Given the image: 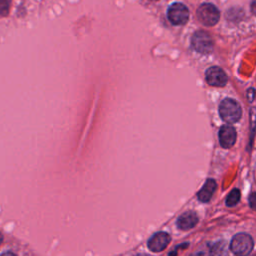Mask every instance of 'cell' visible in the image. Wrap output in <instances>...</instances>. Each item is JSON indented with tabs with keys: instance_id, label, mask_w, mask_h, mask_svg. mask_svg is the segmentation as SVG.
I'll return each mask as SVG.
<instances>
[{
	"instance_id": "cell-11",
	"label": "cell",
	"mask_w": 256,
	"mask_h": 256,
	"mask_svg": "<svg viewBox=\"0 0 256 256\" xmlns=\"http://www.w3.org/2000/svg\"><path fill=\"white\" fill-rule=\"evenodd\" d=\"M240 200V191L238 189H233L226 198V205L229 207L235 206Z\"/></svg>"
},
{
	"instance_id": "cell-10",
	"label": "cell",
	"mask_w": 256,
	"mask_h": 256,
	"mask_svg": "<svg viewBox=\"0 0 256 256\" xmlns=\"http://www.w3.org/2000/svg\"><path fill=\"white\" fill-rule=\"evenodd\" d=\"M215 189H216L215 180H213V179L206 180L205 184L203 185L201 190L198 192V199L201 202H208L211 199Z\"/></svg>"
},
{
	"instance_id": "cell-5",
	"label": "cell",
	"mask_w": 256,
	"mask_h": 256,
	"mask_svg": "<svg viewBox=\"0 0 256 256\" xmlns=\"http://www.w3.org/2000/svg\"><path fill=\"white\" fill-rule=\"evenodd\" d=\"M169 21L174 25H183L189 19V10L183 3H173L167 11Z\"/></svg>"
},
{
	"instance_id": "cell-3",
	"label": "cell",
	"mask_w": 256,
	"mask_h": 256,
	"mask_svg": "<svg viewBox=\"0 0 256 256\" xmlns=\"http://www.w3.org/2000/svg\"><path fill=\"white\" fill-rule=\"evenodd\" d=\"M197 18L205 26H214L220 18L218 8L211 3H204L197 9Z\"/></svg>"
},
{
	"instance_id": "cell-15",
	"label": "cell",
	"mask_w": 256,
	"mask_h": 256,
	"mask_svg": "<svg viewBox=\"0 0 256 256\" xmlns=\"http://www.w3.org/2000/svg\"><path fill=\"white\" fill-rule=\"evenodd\" d=\"M3 242V236H2V234L0 233V244Z\"/></svg>"
},
{
	"instance_id": "cell-13",
	"label": "cell",
	"mask_w": 256,
	"mask_h": 256,
	"mask_svg": "<svg viewBox=\"0 0 256 256\" xmlns=\"http://www.w3.org/2000/svg\"><path fill=\"white\" fill-rule=\"evenodd\" d=\"M9 2L8 0H0V14H4L8 11Z\"/></svg>"
},
{
	"instance_id": "cell-9",
	"label": "cell",
	"mask_w": 256,
	"mask_h": 256,
	"mask_svg": "<svg viewBox=\"0 0 256 256\" xmlns=\"http://www.w3.org/2000/svg\"><path fill=\"white\" fill-rule=\"evenodd\" d=\"M198 222V217L194 212L188 211L182 214L177 219V226L181 230H189L193 228Z\"/></svg>"
},
{
	"instance_id": "cell-16",
	"label": "cell",
	"mask_w": 256,
	"mask_h": 256,
	"mask_svg": "<svg viewBox=\"0 0 256 256\" xmlns=\"http://www.w3.org/2000/svg\"><path fill=\"white\" fill-rule=\"evenodd\" d=\"M152 1H156V0H152Z\"/></svg>"
},
{
	"instance_id": "cell-7",
	"label": "cell",
	"mask_w": 256,
	"mask_h": 256,
	"mask_svg": "<svg viewBox=\"0 0 256 256\" xmlns=\"http://www.w3.org/2000/svg\"><path fill=\"white\" fill-rule=\"evenodd\" d=\"M236 137V130L231 125H223L219 130V143L225 149H229L235 144Z\"/></svg>"
},
{
	"instance_id": "cell-8",
	"label": "cell",
	"mask_w": 256,
	"mask_h": 256,
	"mask_svg": "<svg viewBox=\"0 0 256 256\" xmlns=\"http://www.w3.org/2000/svg\"><path fill=\"white\" fill-rule=\"evenodd\" d=\"M170 242V236L166 232H157L148 240V248L153 252H160Z\"/></svg>"
},
{
	"instance_id": "cell-1",
	"label": "cell",
	"mask_w": 256,
	"mask_h": 256,
	"mask_svg": "<svg viewBox=\"0 0 256 256\" xmlns=\"http://www.w3.org/2000/svg\"><path fill=\"white\" fill-rule=\"evenodd\" d=\"M219 115L223 121L233 124L240 120L242 109L237 101L231 98H226L222 100L219 105Z\"/></svg>"
},
{
	"instance_id": "cell-12",
	"label": "cell",
	"mask_w": 256,
	"mask_h": 256,
	"mask_svg": "<svg viewBox=\"0 0 256 256\" xmlns=\"http://www.w3.org/2000/svg\"><path fill=\"white\" fill-rule=\"evenodd\" d=\"M225 255H226L225 245H223V243H217L211 249L210 256H225Z\"/></svg>"
},
{
	"instance_id": "cell-2",
	"label": "cell",
	"mask_w": 256,
	"mask_h": 256,
	"mask_svg": "<svg viewBox=\"0 0 256 256\" xmlns=\"http://www.w3.org/2000/svg\"><path fill=\"white\" fill-rule=\"evenodd\" d=\"M253 239L246 233L236 234L230 243V249L236 256H248L253 249Z\"/></svg>"
},
{
	"instance_id": "cell-4",
	"label": "cell",
	"mask_w": 256,
	"mask_h": 256,
	"mask_svg": "<svg viewBox=\"0 0 256 256\" xmlns=\"http://www.w3.org/2000/svg\"><path fill=\"white\" fill-rule=\"evenodd\" d=\"M192 47L201 54H209L212 52L214 42L209 33L204 30L196 31L191 39Z\"/></svg>"
},
{
	"instance_id": "cell-14",
	"label": "cell",
	"mask_w": 256,
	"mask_h": 256,
	"mask_svg": "<svg viewBox=\"0 0 256 256\" xmlns=\"http://www.w3.org/2000/svg\"><path fill=\"white\" fill-rule=\"evenodd\" d=\"M0 256H16L14 253H12V252H10V251H8V252H5V253H3V254H1Z\"/></svg>"
},
{
	"instance_id": "cell-6",
	"label": "cell",
	"mask_w": 256,
	"mask_h": 256,
	"mask_svg": "<svg viewBox=\"0 0 256 256\" xmlns=\"http://www.w3.org/2000/svg\"><path fill=\"white\" fill-rule=\"evenodd\" d=\"M206 81L213 87H224L228 81L226 73L219 67L213 66L206 71Z\"/></svg>"
}]
</instances>
